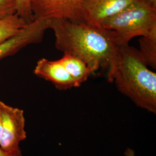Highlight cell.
Wrapping results in <instances>:
<instances>
[{"instance_id":"1","label":"cell","mask_w":156,"mask_h":156,"mask_svg":"<svg viewBox=\"0 0 156 156\" xmlns=\"http://www.w3.org/2000/svg\"><path fill=\"white\" fill-rule=\"evenodd\" d=\"M49 29L55 37V46L64 54L76 56L85 62L94 74L100 69L111 76L119 45L115 33L102 26L84 22L49 20Z\"/></svg>"},{"instance_id":"2","label":"cell","mask_w":156,"mask_h":156,"mask_svg":"<svg viewBox=\"0 0 156 156\" xmlns=\"http://www.w3.org/2000/svg\"><path fill=\"white\" fill-rule=\"evenodd\" d=\"M108 82L138 107L156 113V73L129 44L119 47L114 69Z\"/></svg>"},{"instance_id":"3","label":"cell","mask_w":156,"mask_h":156,"mask_svg":"<svg viewBox=\"0 0 156 156\" xmlns=\"http://www.w3.org/2000/svg\"><path fill=\"white\" fill-rule=\"evenodd\" d=\"M101 26L115 33L120 46L128 45L137 37L156 38V2L138 0Z\"/></svg>"},{"instance_id":"4","label":"cell","mask_w":156,"mask_h":156,"mask_svg":"<svg viewBox=\"0 0 156 156\" xmlns=\"http://www.w3.org/2000/svg\"><path fill=\"white\" fill-rule=\"evenodd\" d=\"M86 0H31L33 19H63L83 22L82 8Z\"/></svg>"},{"instance_id":"5","label":"cell","mask_w":156,"mask_h":156,"mask_svg":"<svg viewBox=\"0 0 156 156\" xmlns=\"http://www.w3.org/2000/svg\"><path fill=\"white\" fill-rule=\"evenodd\" d=\"M0 106L2 124L0 148L7 152L20 151V142L26 138L24 111L2 101Z\"/></svg>"},{"instance_id":"6","label":"cell","mask_w":156,"mask_h":156,"mask_svg":"<svg viewBox=\"0 0 156 156\" xmlns=\"http://www.w3.org/2000/svg\"><path fill=\"white\" fill-rule=\"evenodd\" d=\"M49 29V20L35 19L16 35L0 43V60L11 56L28 45L41 42Z\"/></svg>"},{"instance_id":"7","label":"cell","mask_w":156,"mask_h":156,"mask_svg":"<svg viewBox=\"0 0 156 156\" xmlns=\"http://www.w3.org/2000/svg\"><path fill=\"white\" fill-rule=\"evenodd\" d=\"M138 0H86L82 8V21L101 26L106 19L123 11Z\"/></svg>"},{"instance_id":"8","label":"cell","mask_w":156,"mask_h":156,"mask_svg":"<svg viewBox=\"0 0 156 156\" xmlns=\"http://www.w3.org/2000/svg\"><path fill=\"white\" fill-rule=\"evenodd\" d=\"M34 73L53 84L59 90L76 87V84L67 73L60 59L51 61L45 58L40 59L34 68Z\"/></svg>"},{"instance_id":"9","label":"cell","mask_w":156,"mask_h":156,"mask_svg":"<svg viewBox=\"0 0 156 156\" xmlns=\"http://www.w3.org/2000/svg\"><path fill=\"white\" fill-rule=\"evenodd\" d=\"M60 60L74 80L76 87H80L93 75L87 64L76 56L64 54Z\"/></svg>"},{"instance_id":"10","label":"cell","mask_w":156,"mask_h":156,"mask_svg":"<svg viewBox=\"0 0 156 156\" xmlns=\"http://www.w3.org/2000/svg\"><path fill=\"white\" fill-rule=\"evenodd\" d=\"M27 24L17 14L0 19V43L19 33Z\"/></svg>"},{"instance_id":"11","label":"cell","mask_w":156,"mask_h":156,"mask_svg":"<svg viewBox=\"0 0 156 156\" xmlns=\"http://www.w3.org/2000/svg\"><path fill=\"white\" fill-rule=\"evenodd\" d=\"M140 49L142 58L147 66L156 68V38L140 37L139 39Z\"/></svg>"},{"instance_id":"12","label":"cell","mask_w":156,"mask_h":156,"mask_svg":"<svg viewBox=\"0 0 156 156\" xmlns=\"http://www.w3.org/2000/svg\"><path fill=\"white\" fill-rule=\"evenodd\" d=\"M16 14L27 23L33 21V16L31 8V0H16Z\"/></svg>"},{"instance_id":"13","label":"cell","mask_w":156,"mask_h":156,"mask_svg":"<svg viewBox=\"0 0 156 156\" xmlns=\"http://www.w3.org/2000/svg\"><path fill=\"white\" fill-rule=\"evenodd\" d=\"M16 0H0V19L16 14Z\"/></svg>"},{"instance_id":"14","label":"cell","mask_w":156,"mask_h":156,"mask_svg":"<svg viewBox=\"0 0 156 156\" xmlns=\"http://www.w3.org/2000/svg\"><path fill=\"white\" fill-rule=\"evenodd\" d=\"M0 156H22L21 151H15L11 152H7L2 151L0 148Z\"/></svg>"},{"instance_id":"15","label":"cell","mask_w":156,"mask_h":156,"mask_svg":"<svg viewBox=\"0 0 156 156\" xmlns=\"http://www.w3.org/2000/svg\"><path fill=\"white\" fill-rule=\"evenodd\" d=\"M125 156H135V151L131 148H127L124 152Z\"/></svg>"},{"instance_id":"16","label":"cell","mask_w":156,"mask_h":156,"mask_svg":"<svg viewBox=\"0 0 156 156\" xmlns=\"http://www.w3.org/2000/svg\"><path fill=\"white\" fill-rule=\"evenodd\" d=\"M2 115H1V106H0V140L1 138L2 134Z\"/></svg>"},{"instance_id":"17","label":"cell","mask_w":156,"mask_h":156,"mask_svg":"<svg viewBox=\"0 0 156 156\" xmlns=\"http://www.w3.org/2000/svg\"><path fill=\"white\" fill-rule=\"evenodd\" d=\"M154 2H156V0H153Z\"/></svg>"}]
</instances>
